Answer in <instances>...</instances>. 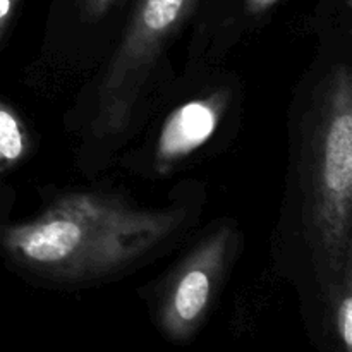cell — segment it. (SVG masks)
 <instances>
[{"label":"cell","mask_w":352,"mask_h":352,"mask_svg":"<svg viewBox=\"0 0 352 352\" xmlns=\"http://www.w3.org/2000/svg\"><path fill=\"white\" fill-rule=\"evenodd\" d=\"M198 0H138L122 43L98 88L95 133L119 134L129 126L141 88L165 45L189 19Z\"/></svg>","instance_id":"3"},{"label":"cell","mask_w":352,"mask_h":352,"mask_svg":"<svg viewBox=\"0 0 352 352\" xmlns=\"http://www.w3.org/2000/svg\"><path fill=\"white\" fill-rule=\"evenodd\" d=\"M223 102L219 95L192 100L168 116L157 143L158 167H167L206 143L220 122Z\"/></svg>","instance_id":"5"},{"label":"cell","mask_w":352,"mask_h":352,"mask_svg":"<svg viewBox=\"0 0 352 352\" xmlns=\"http://www.w3.org/2000/svg\"><path fill=\"white\" fill-rule=\"evenodd\" d=\"M28 151V133L16 112L0 102V174L21 162Z\"/></svg>","instance_id":"6"},{"label":"cell","mask_w":352,"mask_h":352,"mask_svg":"<svg viewBox=\"0 0 352 352\" xmlns=\"http://www.w3.org/2000/svg\"><path fill=\"white\" fill-rule=\"evenodd\" d=\"M19 2L21 0H0V38L6 33L10 21H12V16L16 12Z\"/></svg>","instance_id":"9"},{"label":"cell","mask_w":352,"mask_h":352,"mask_svg":"<svg viewBox=\"0 0 352 352\" xmlns=\"http://www.w3.org/2000/svg\"><path fill=\"white\" fill-rule=\"evenodd\" d=\"M330 298L333 299V322L337 336L346 352H352V274H347L342 278Z\"/></svg>","instance_id":"7"},{"label":"cell","mask_w":352,"mask_h":352,"mask_svg":"<svg viewBox=\"0 0 352 352\" xmlns=\"http://www.w3.org/2000/svg\"><path fill=\"white\" fill-rule=\"evenodd\" d=\"M243 2L251 14H261L270 9L272 6H275L278 0H243Z\"/></svg>","instance_id":"10"},{"label":"cell","mask_w":352,"mask_h":352,"mask_svg":"<svg viewBox=\"0 0 352 352\" xmlns=\"http://www.w3.org/2000/svg\"><path fill=\"white\" fill-rule=\"evenodd\" d=\"M116 2L117 0H79V7L86 19L98 21L116 6Z\"/></svg>","instance_id":"8"},{"label":"cell","mask_w":352,"mask_h":352,"mask_svg":"<svg viewBox=\"0 0 352 352\" xmlns=\"http://www.w3.org/2000/svg\"><path fill=\"white\" fill-rule=\"evenodd\" d=\"M232 230L223 227L206 237L182 263L160 311L162 329L175 340L188 339L205 318L223 277Z\"/></svg>","instance_id":"4"},{"label":"cell","mask_w":352,"mask_h":352,"mask_svg":"<svg viewBox=\"0 0 352 352\" xmlns=\"http://www.w3.org/2000/svg\"><path fill=\"white\" fill-rule=\"evenodd\" d=\"M302 164L306 232L330 296L352 274V76L346 64L336 65L316 91Z\"/></svg>","instance_id":"2"},{"label":"cell","mask_w":352,"mask_h":352,"mask_svg":"<svg viewBox=\"0 0 352 352\" xmlns=\"http://www.w3.org/2000/svg\"><path fill=\"white\" fill-rule=\"evenodd\" d=\"M182 220V210H140L116 196L71 192L34 219L7 227L2 246L34 275L89 280L133 265Z\"/></svg>","instance_id":"1"}]
</instances>
